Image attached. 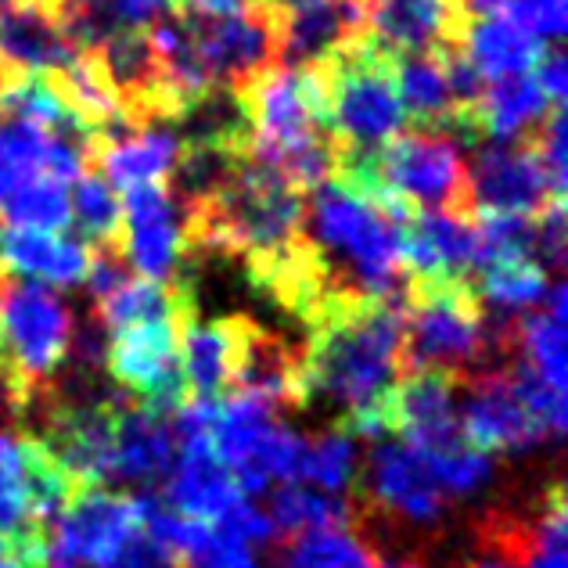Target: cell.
<instances>
[{
    "mask_svg": "<svg viewBox=\"0 0 568 568\" xmlns=\"http://www.w3.org/2000/svg\"><path fill=\"white\" fill-rule=\"evenodd\" d=\"M403 317L407 298L327 295L303 321V393L306 407L327 399L342 422L375 410L403 375Z\"/></svg>",
    "mask_w": 568,
    "mask_h": 568,
    "instance_id": "obj_1",
    "label": "cell"
},
{
    "mask_svg": "<svg viewBox=\"0 0 568 568\" xmlns=\"http://www.w3.org/2000/svg\"><path fill=\"white\" fill-rule=\"evenodd\" d=\"M303 242L335 295L407 298L399 223L342 184L327 181L306 194Z\"/></svg>",
    "mask_w": 568,
    "mask_h": 568,
    "instance_id": "obj_2",
    "label": "cell"
},
{
    "mask_svg": "<svg viewBox=\"0 0 568 568\" xmlns=\"http://www.w3.org/2000/svg\"><path fill=\"white\" fill-rule=\"evenodd\" d=\"M313 72L321 80L327 130L338 155H378L403 133L407 115L396 94V54L375 37H356Z\"/></svg>",
    "mask_w": 568,
    "mask_h": 568,
    "instance_id": "obj_3",
    "label": "cell"
},
{
    "mask_svg": "<svg viewBox=\"0 0 568 568\" xmlns=\"http://www.w3.org/2000/svg\"><path fill=\"white\" fill-rule=\"evenodd\" d=\"M72 342V310L48 284L0 271V375L26 399L62 371Z\"/></svg>",
    "mask_w": 568,
    "mask_h": 568,
    "instance_id": "obj_4",
    "label": "cell"
},
{
    "mask_svg": "<svg viewBox=\"0 0 568 568\" xmlns=\"http://www.w3.org/2000/svg\"><path fill=\"white\" fill-rule=\"evenodd\" d=\"M483 303L471 284L407 281V317H403V375L439 371L465 382L478 375L483 361Z\"/></svg>",
    "mask_w": 568,
    "mask_h": 568,
    "instance_id": "obj_5",
    "label": "cell"
},
{
    "mask_svg": "<svg viewBox=\"0 0 568 568\" xmlns=\"http://www.w3.org/2000/svg\"><path fill=\"white\" fill-rule=\"evenodd\" d=\"M378 181L414 213H468V162L439 130L396 133L378 152Z\"/></svg>",
    "mask_w": 568,
    "mask_h": 568,
    "instance_id": "obj_6",
    "label": "cell"
},
{
    "mask_svg": "<svg viewBox=\"0 0 568 568\" xmlns=\"http://www.w3.org/2000/svg\"><path fill=\"white\" fill-rule=\"evenodd\" d=\"M181 332L166 321L133 324L112 332L104 371L123 396L138 399V407L170 422L191 399L184 367H181Z\"/></svg>",
    "mask_w": 568,
    "mask_h": 568,
    "instance_id": "obj_7",
    "label": "cell"
},
{
    "mask_svg": "<svg viewBox=\"0 0 568 568\" xmlns=\"http://www.w3.org/2000/svg\"><path fill=\"white\" fill-rule=\"evenodd\" d=\"M141 529L138 497L80 489L48 532L43 568H112L119 550Z\"/></svg>",
    "mask_w": 568,
    "mask_h": 568,
    "instance_id": "obj_8",
    "label": "cell"
},
{
    "mask_svg": "<svg viewBox=\"0 0 568 568\" xmlns=\"http://www.w3.org/2000/svg\"><path fill=\"white\" fill-rule=\"evenodd\" d=\"M181 19L191 26L213 87L248 91L266 69L277 65V19L263 4L216 19H199V14H181Z\"/></svg>",
    "mask_w": 568,
    "mask_h": 568,
    "instance_id": "obj_9",
    "label": "cell"
},
{
    "mask_svg": "<svg viewBox=\"0 0 568 568\" xmlns=\"http://www.w3.org/2000/svg\"><path fill=\"white\" fill-rule=\"evenodd\" d=\"M555 187L529 141L478 144L468 166V213L471 216H540L558 205Z\"/></svg>",
    "mask_w": 568,
    "mask_h": 568,
    "instance_id": "obj_10",
    "label": "cell"
},
{
    "mask_svg": "<svg viewBox=\"0 0 568 568\" xmlns=\"http://www.w3.org/2000/svg\"><path fill=\"white\" fill-rule=\"evenodd\" d=\"M446 493L432 475V465L422 450L403 443H382L364 465V478L356 486L353 518L364 511H382L396 521L428 526L443 515Z\"/></svg>",
    "mask_w": 568,
    "mask_h": 568,
    "instance_id": "obj_11",
    "label": "cell"
},
{
    "mask_svg": "<svg viewBox=\"0 0 568 568\" xmlns=\"http://www.w3.org/2000/svg\"><path fill=\"white\" fill-rule=\"evenodd\" d=\"M465 388V407L457 417L460 443L475 454H526L547 436L532 422L526 403L518 399L511 375H475L460 382Z\"/></svg>",
    "mask_w": 568,
    "mask_h": 568,
    "instance_id": "obj_12",
    "label": "cell"
},
{
    "mask_svg": "<svg viewBox=\"0 0 568 568\" xmlns=\"http://www.w3.org/2000/svg\"><path fill=\"white\" fill-rule=\"evenodd\" d=\"M123 245L130 271H141L155 284L176 281L184 266V216L173 205L166 184L126 191Z\"/></svg>",
    "mask_w": 568,
    "mask_h": 568,
    "instance_id": "obj_13",
    "label": "cell"
},
{
    "mask_svg": "<svg viewBox=\"0 0 568 568\" xmlns=\"http://www.w3.org/2000/svg\"><path fill=\"white\" fill-rule=\"evenodd\" d=\"M371 0H313L277 19V65L313 72L367 33Z\"/></svg>",
    "mask_w": 568,
    "mask_h": 568,
    "instance_id": "obj_14",
    "label": "cell"
},
{
    "mask_svg": "<svg viewBox=\"0 0 568 568\" xmlns=\"http://www.w3.org/2000/svg\"><path fill=\"white\" fill-rule=\"evenodd\" d=\"M457 388L460 382L454 375H439V371L403 375L385 399L388 432H399L407 446L422 454H436L460 443Z\"/></svg>",
    "mask_w": 568,
    "mask_h": 568,
    "instance_id": "obj_15",
    "label": "cell"
},
{
    "mask_svg": "<svg viewBox=\"0 0 568 568\" xmlns=\"http://www.w3.org/2000/svg\"><path fill=\"white\" fill-rule=\"evenodd\" d=\"M173 468H170V489H166V507L194 521H223L237 504L245 500L242 486L234 483L227 465L216 457L209 432H194V436L176 439Z\"/></svg>",
    "mask_w": 568,
    "mask_h": 568,
    "instance_id": "obj_16",
    "label": "cell"
},
{
    "mask_svg": "<svg viewBox=\"0 0 568 568\" xmlns=\"http://www.w3.org/2000/svg\"><path fill=\"white\" fill-rule=\"evenodd\" d=\"M465 26L460 0H371L367 11V37L396 58L454 48L465 40Z\"/></svg>",
    "mask_w": 568,
    "mask_h": 568,
    "instance_id": "obj_17",
    "label": "cell"
},
{
    "mask_svg": "<svg viewBox=\"0 0 568 568\" xmlns=\"http://www.w3.org/2000/svg\"><path fill=\"white\" fill-rule=\"evenodd\" d=\"M248 317L231 313L216 321H191L181 332V367L187 396L199 403H216L234 388V371L242 361V338Z\"/></svg>",
    "mask_w": 568,
    "mask_h": 568,
    "instance_id": "obj_18",
    "label": "cell"
},
{
    "mask_svg": "<svg viewBox=\"0 0 568 568\" xmlns=\"http://www.w3.org/2000/svg\"><path fill=\"white\" fill-rule=\"evenodd\" d=\"M231 393H245L263 399L266 407H306L303 393V364H298V346H288L281 335L266 332L248 317L242 338V361L234 371Z\"/></svg>",
    "mask_w": 568,
    "mask_h": 568,
    "instance_id": "obj_19",
    "label": "cell"
},
{
    "mask_svg": "<svg viewBox=\"0 0 568 568\" xmlns=\"http://www.w3.org/2000/svg\"><path fill=\"white\" fill-rule=\"evenodd\" d=\"M77 58L43 0H11L0 14V65L14 72H62Z\"/></svg>",
    "mask_w": 568,
    "mask_h": 568,
    "instance_id": "obj_20",
    "label": "cell"
},
{
    "mask_svg": "<svg viewBox=\"0 0 568 568\" xmlns=\"http://www.w3.org/2000/svg\"><path fill=\"white\" fill-rule=\"evenodd\" d=\"M0 271L48 288H72L87 281L91 248L80 237L8 227L0 231Z\"/></svg>",
    "mask_w": 568,
    "mask_h": 568,
    "instance_id": "obj_21",
    "label": "cell"
},
{
    "mask_svg": "<svg viewBox=\"0 0 568 568\" xmlns=\"http://www.w3.org/2000/svg\"><path fill=\"white\" fill-rule=\"evenodd\" d=\"M181 159V138L170 123L123 130L94 148V166L112 187H148L170 181V173Z\"/></svg>",
    "mask_w": 568,
    "mask_h": 568,
    "instance_id": "obj_22",
    "label": "cell"
},
{
    "mask_svg": "<svg viewBox=\"0 0 568 568\" xmlns=\"http://www.w3.org/2000/svg\"><path fill=\"white\" fill-rule=\"evenodd\" d=\"M170 126L184 148H223V152L245 159L252 148V133H256L248 94L234 91V87H209L176 112Z\"/></svg>",
    "mask_w": 568,
    "mask_h": 568,
    "instance_id": "obj_23",
    "label": "cell"
},
{
    "mask_svg": "<svg viewBox=\"0 0 568 568\" xmlns=\"http://www.w3.org/2000/svg\"><path fill=\"white\" fill-rule=\"evenodd\" d=\"M176 457V439L170 422L141 410L138 403H126L115 417V454H112V478L126 483H155Z\"/></svg>",
    "mask_w": 568,
    "mask_h": 568,
    "instance_id": "obj_24",
    "label": "cell"
},
{
    "mask_svg": "<svg viewBox=\"0 0 568 568\" xmlns=\"http://www.w3.org/2000/svg\"><path fill=\"white\" fill-rule=\"evenodd\" d=\"M555 109H565V104H550L529 72H521V77H507L486 87L478 126H483V138H489L493 144L529 141Z\"/></svg>",
    "mask_w": 568,
    "mask_h": 568,
    "instance_id": "obj_25",
    "label": "cell"
},
{
    "mask_svg": "<svg viewBox=\"0 0 568 568\" xmlns=\"http://www.w3.org/2000/svg\"><path fill=\"white\" fill-rule=\"evenodd\" d=\"M460 48H465L468 62L478 69V77L486 83L489 80L497 83V80L529 72L536 65V58H540L544 43L532 40L526 29H518L507 19H478L465 26Z\"/></svg>",
    "mask_w": 568,
    "mask_h": 568,
    "instance_id": "obj_26",
    "label": "cell"
},
{
    "mask_svg": "<svg viewBox=\"0 0 568 568\" xmlns=\"http://www.w3.org/2000/svg\"><path fill=\"white\" fill-rule=\"evenodd\" d=\"M396 94L403 115L410 119L414 130L446 133L454 119V101L450 91H446V72L436 51L396 58Z\"/></svg>",
    "mask_w": 568,
    "mask_h": 568,
    "instance_id": "obj_27",
    "label": "cell"
},
{
    "mask_svg": "<svg viewBox=\"0 0 568 568\" xmlns=\"http://www.w3.org/2000/svg\"><path fill=\"white\" fill-rule=\"evenodd\" d=\"M565 281L555 277L536 313L521 317V361L540 375L555 393H565Z\"/></svg>",
    "mask_w": 568,
    "mask_h": 568,
    "instance_id": "obj_28",
    "label": "cell"
},
{
    "mask_svg": "<svg viewBox=\"0 0 568 568\" xmlns=\"http://www.w3.org/2000/svg\"><path fill=\"white\" fill-rule=\"evenodd\" d=\"M245 155L223 152V148H184L181 159L166 181V191L173 205L181 209V216L199 213L202 205H209L216 194L234 181V173L242 170Z\"/></svg>",
    "mask_w": 568,
    "mask_h": 568,
    "instance_id": "obj_29",
    "label": "cell"
},
{
    "mask_svg": "<svg viewBox=\"0 0 568 568\" xmlns=\"http://www.w3.org/2000/svg\"><path fill=\"white\" fill-rule=\"evenodd\" d=\"M72 184H77V191H72L69 213L77 231L83 234V245L123 248V199H119V191L104 181L98 166L83 170Z\"/></svg>",
    "mask_w": 568,
    "mask_h": 568,
    "instance_id": "obj_30",
    "label": "cell"
},
{
    "mask_svg": "<svg viewBox=\"0 0 568 568\" xmlns=\"http://www.w3.org/2000/svg\"><path fill=\"white\" fill-rule=\"evenodd\" d=\"M271 526L284 536V540H295V536L306 532H324V529H353V507L338 497H327V493L306 489V486H284L274 493L271 500Z\"/></svg>",
    "mask_w": 568,
    "mask_h": 568,
    "instance_id": "obj_31",
    "label": "cell"
},
{
    "mask_svg": "<svg viewBox=\"0 0 568 568\" xmlns=\"http://www.w3.org/2000/svg\"><path fill=\"white\" fill-rule=\"evenodd\" d=\"M274 568H378V555L353 529H324L284 540Z\"/></svg>",
    "mask_w": 568,
    "mask_h": 568,
    "instance_id": "obj_32",
    "label": "cell"
},
{
    "mask_svg": "<svg viewBox=\"0 0 568 568\" xmlns=\"http://www.w3.org/2000/svg\"><path fill=\"white\" fill-rule=\"evenodd\" d=\"M547 288H550V277L544 266L532 260H493L478 266V277H475L478 303L515 310V313L540 306Z\"/></svg>",
    "mask_w": 568,
    "mask_h": 568,
    "instance_id": "obj_33",
    "label": "cell"
},
{
    "mask_svg": "<svg viewBox=\"0 0 568 568\" xmlns=\"http://www.w3.org/2000/svg\"><path fill=\"white\" fill-rule=\"evenodd\" d=\"M0 216L19 231H40V234H65L72 213H69V191L65 184H54L48 176L19 184L4 202Z\"/></svg>",
    "mask_w": 568,
    "mask_h": 568,
    "instance_id": "obj_34",
    "label": "cell"
},
{
    "mask_svg": "<svg viewBox=\"0 0 568 568\" xmlns=\"http://www.w3.org/2000/svg\"><path fill=\"white\" fill-rule=\"evenodd\" d=\"M468 22L478 19H507L518 29H526L532 40H540L544 48L561 43L568 4L565 0H460Z\"/></svg>",
    "mask_w": 568,
    "mask_h": 568,
    "instance_id": "obj_35",
    "label": "cell"
},
{
    "mask_svg": "<svg viewBox=\"0 0 568 568\" xmlns=\"http://www.w3.org/2000/svg\"><path fill=\"white\" fill-rule=\"evenodd\" d=\"M356 471V450H353V436L342 432L338 425L321 432L303 443V460H298V478L306 483H317L321 489H346L353 483Z\"/></svg>",
    "mask_w": 568,
    "mask_h": 568,
    "instance_id": "obj_36",
    "label": "cell"
},
{
    "mask_svg": "<svg viewBox=\"0 0 568 568\" xmlns=\"http://www.w3.org/2000/svg\"><path fill=\"white\" fill-rule=\"evenodd\" d=\"M425 457L446 497H468V493L489 483V471H493L489 457L468 450L465 443H454V446H446V450L425 454Z\"/></svg>",
    "mask_w": 568,
    "mask_h": 568,
    "instance_id": "obj_37",
    "label": "cell"
},
{
    "mask_svg": "<svg viewBox=\"0 0 568 568\" xmlns=\"http://www.w3.org/2000/svg\"><path fill=\"white\" fill-rule=\"evenodd\" d=\"M565 109H555L547 119H544V126L532 133L529 144H532V152L536 159H540V166L547 173V181L550 187H555L558 199H565V191H568V155H565Z\"/></svg>",
    "mask_w": 568,
    "mask_h": 568,
    "instance_id": "obj_38",
    "label": "cell"
},
{
    "mask_svg": "<svg viewBox=\"0 0 568 568\" xmlns=\"http://www.w3.org/2000/svg\"><path fill=\"white\" fill-rule=\"evenodd\" d=\"M565 252H568V220H565V202L550 205L536 220V263L547 274L565 271Z\"/></svg>",
    "mask_w": 568,
    "mask_h": 568,
    "instance_id": "obj_39",
    "label": "cell"
},
{
    "mask_svg": "<svg viewBox=\"0 0 568 568\" xmlns=\"http://www.w3.org/2000/svg\"><path fill=\"white\" fill-rule=\"evenodd\" d=\"M130 263L123 256V248H91V271H87V288L91 298L101 306L109 303L115 292H123L130 284Z\"/></svg>",
    "mask_w": 568,
    "mask_h": 568,
    "instance_id": "obj_40",
    "label": "cell"
},
{
    "mask_svg": "<svg viewBox=\"0 0 568 568\" xmlns=\"http://www.w3.org/2000/svg\"><path fill=\"white\" fill-rule=\"evenodd\" d=\"M220 536H223V540L237 544V547L271 544L274 540V526H271V518L260 511V507H252V504L242 500L227 518L220 521Z\"/></svg>",
    "mask_w": 568,
    "mask_h": 568,
    "instance_id": "obj_41",
    "label": "cell"
},
{
    "mask_svg": "<svg viewBox=\"0 0 568 568\" xmlns=\"http://www.w3.org/2000/svg\"><path fill=\"white\" fill-rule=\"evenodd\" d=\"M529 77L536 80V87H540L544 98L550 104H565V94H568V62H565V54H561V43L540 51V58H536V65H532Z\"/></svg>",
    "mask_w": 568,
    "mask_h": 568,
    "instance_id": "obj_42",
    "label": "cell"
},
{
    "mask_svg": "<svg viewBox=\"0 0 568 568\" xmlns=\"http://www.w3.org/2000/svg\"><path fill=\"white\" fill-rule=\"evenodd\" d=\"M119 29H141L148 33L155 22L173 14V0H109Z\"/></svg>",
    "mask_w": 568,
    "mask_h": 568,
    "instance_id": "obj_43",
    "label": "cell"
},
{
    "mask_svg": "<svg viewBox=\"0 0 568 568\" xmlns=\"http://www.w3.org/2000/svg\"><path fill=\"white\" fill-rule=\"evenodd\" d=\"M26 422V399L8 385V378L0 375V425Z\"/></svg>",
    "mask_w": 568,
    "mask_h": 568,
    "instance_id": "obj_44",
    "label": "cell"
},
{
    "mask_svg": "<svg viewBox=\"0 0 568 568\" xmlns=\"http://www.w3.org/2000/svg\"><path fill=\"white\" fill-rule=\"evenodd\" d=\"M471 568H511V565H504L500 558H489V555H483V558H475V561H471Z\"/></svg>",
    "mask_w": 568,
    "mask_h": 568,
    "instance_id": "obj_45",
    "label": "cell"
},
{
    "mask_svg": "<svg viewBox=\"0 0 568 568\" xmlns=\"http://www.w3.org/2000/svg\"><path fill=\"white\" fill-rule=\"evenodd\" d=\"M11 4V0H0V14H4V8Z\"/></svg>",
    "mask_w": 568,
    "mask_h": 568,
    "instance_id": "obj_46",
    "label": "cell"
},
{
    "mask_svg": "<svg viewBox=\"0 0 568 568\" xmlns=\"http://www.w3.org/2000/svg\"><path fill=\"white\" fill-rule=\"evenodd\" d=\"M0 568H14L11 561H4V558H0Z\"/></svg>",
    "mask_w": 568,
    "mask_h": 568,
    "instance_id": "obj_47",
    "label": "cell"
},
{
    "mask_svg": "<svg viewBox=\"0 0 568 568\" xmlns=\"http://www.w3.org/2000/svg\"><path fill=\"white\" fill-rule=\"evenodd\" d=\"M393 568H417V565H393Z\"/></svg>",
    "mask_w": 568,
    "mask_h": 568,
    "instance_id": "obj_48",
    "label": "cell"
},
{
    "mask_svg": "<svg viewBox=\"0 0 568 568\" xmlns=\"http://www.w3.org/2000/svg\"><path fill=\"white\" fill-rule=\"evenodd\" d=\"M0 558H4V540H0Z\"/></svg>",
    "mask_w": 568,
    "mask_h": 568,
    "instance_id": "obj_49",
    "label": "cell"
}]
</instances>
